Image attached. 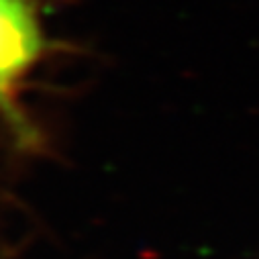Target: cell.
Listing matches in <instances>:
<instances>
[{
	"mask_svg": "<svg viewBox=\"0 0 259 259\" xmlns=\"http://www.w3.org/2000/svg\"><path fill=\"white\" fill-rule=\"evenodd\" d=\"M43 29L33 0H0V96L35 66L43 53Z\"/></svg>",
	"mask_w": 259,
	"mask_h": 259,
	"instance_id": "cell-1",
	"label": "cell"
}]
</instances>
